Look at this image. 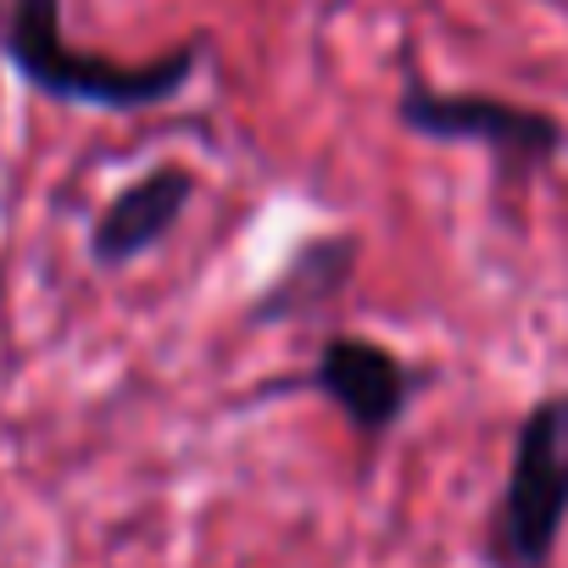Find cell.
I'll list each match as a JSON object with an SVG mask.
<instances>
[{
    "mask_svg": "<svg viewBox=\"0 0 568 568\" xmlns=\"http://www.w3.org/2000/svg\"><path fill=\"white\" fill-rule=\"evenodd\" d=\"M396 123L435 145L485 151L501 168V179H529L568 151V123L557 112L513 101V95H490V90H440L424 79L402 84Z\"/></svg>",
    "mask_w": 568,
    "mask_h": 568,
    "instance_id": "cell-2",
    "label": "cell"
},
{
    "mask_svg": "<svg viewBox=\"0 0 568 568\" xmlns=\"http://www.w3.org/2000/svg\"><path fill=\"white\" fill-rule=\"evenodd\" d=\"M307 385L346 418V429L363 446H374L407 418V407L418 396V368L396 346H385L374 335L335 329V335L318 341Z\"/></svg>",
    "mask_w": 568,
    "mask_h": 568,
    "instance_id": "cell-4",
    "label": "cell"
},
{
    "mask_svg": "<svg viewBox=\"0 0 568 568\" xmlns=\"http://www.w3.org/2000/svg\"><path fill=\"white\" fill-rule=\"evenodd\" d=\"M195 190H201V179L190 162H151L145 173H134L90 217V234H84L90 262L101 273H118V267H134L140 256H151L156 245H168V234L184 223Z\"/></svg>",
    "mask_w": 568,
    "mask_h": 568,
    "instance_id": "cell-5",
    "label": "cell"
},
{
    "mask_svg": "<svg viewBox=\"0 0 568 568\" xmlns=\"http://www.w3.org/2000/svg\"><path fill=\"white\" fill-rule=\"evenodd\" d=\"M568 524V390L540 396L507 452L501 507H496V557L507 568H546Z\"/></svg>",
    "mask_w": 568,
    "mask_h": 568,
    "instance_id": "cell-3",
    "label": "cell"
},
{
    "mask_svg": "<svg viewBox=\"0 0 568 568\" xmlns=\"http://www.w3.org/2000/svg\"><path fill=\"white\" fill-rule=\"evenodd\" d=\"M212 40L190 34L173 51L123 62L106 51H79L62 29V0H0V62L34 95L84 112H156L173 106L206 68Z\"/></svg>",
    "mask_w": 568,
    "mask_h": 568,
    "instance_id": "cell-1",
    "label": "cell"
},
{
    "mask_svg": "<svg viewBox=\"0 0 568 568\" xmlns=\"http://www.w3.org/2000/svg\"><path fill=\"white\" fill-rule=\"evenodd\" d=\"M0 307H7V262H0Z\"/></svg>",
    "mask_w": 568,
    "mask_h": 568,
    "instance_id": "cell-6",
    "label": "cell"
}]
</instances>
